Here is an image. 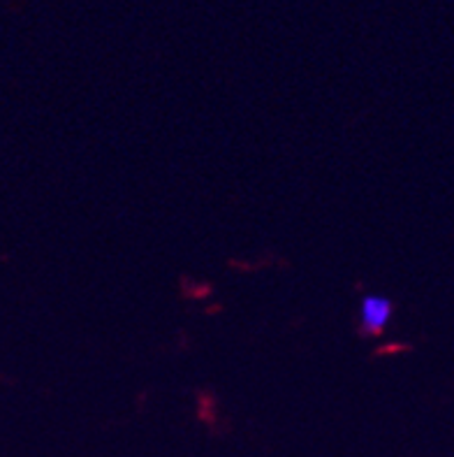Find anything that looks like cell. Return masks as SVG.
<instances>
[{
  "mask_svg": "<svg viewBox=\"0 0 454 457\" xmlns=\"http://www.w3.org/2000/svg\"><path fill=\"white\" fill-rule=\"evenodd\" d=\"M394 313V302L385 295H367L359 304V330L362 335L378 337L385 332Z\"/></svg>",
  "mask_w": 454,
  "mask_h": 457,
  "instance_id": "6da1fadb",
  "label": "cell"
}]
</instances>
